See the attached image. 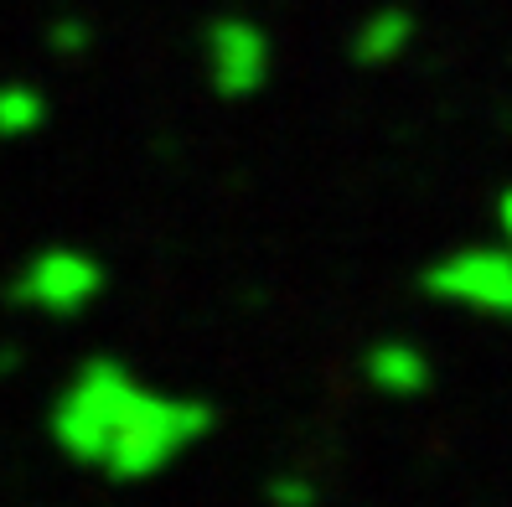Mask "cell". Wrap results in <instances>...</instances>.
Masks as SVG:
<instances>
[{"label":"cell","mask_w":512,"mask_h":507,"mask_svg":"<svg viewBox=\"0 0 512 507\" xmlns=\"http://www.w3.org/2000/svg\"><path fill=\"white\" fill-rule=\"evenodd\" d=\"M218 430V404L202 394H161L119 357L94 352L73 368L47 409V435L73 466L109 482H150Z\"/></svg>","instance_id":"obj_1"},{"label":"cell","mask_w":512,"mask_h":507,"mask_svg":"<svg viewBox=\"0 0 512 507\" xmlns=\"http://www.w3.org/2000/svg\"><path fill=\"white\" fill-rule=\"evenodd\" d=\"M419 290L466 316L512 321V244H456L419 270Z\"/></svg>","instance_id":"obj_2"},{"label":"cell","mask_w":512,"mask_h":507,"mask_svg":"<svg viewBox=\"0 0 512 507\" xmlns=\"http://www.w3.org/2000/svg\"><path fill=\"white\" fill-rule=\"evenodd\" d=\"M109 270L99 254H88L78 244H42L37 254H26L16 264V275L6 280V301L16 311H42V316H83L104 295Z\"/></svg>","instance_id":"obj_3"},{"label":"cell","mask_w":512,"mask_h":507,"mask_svg":"<svg viewBox=\"0 0 512 507\" xmlns=\"http://www.w3.org/2000/svg\"><path fill=\"white\" fill-rule=\"evenodd\" d=\"M202 73L223 104H249L275 78V42L249 16H213L202 32Z\"/></svg>","instance_id":"obj_4"},{"label":"cell","mask_w":512,"mask_h":507,"mask_svg":"<svg viewBox=\"0 0 512 507\" xmlns=\"http://www.w3.org/2000/svg\"><path fill=\"white\" fill-rule=\"evenodd\" d=\"M357 373H363V383L378 399H419V394H430V383H435L430 352L409 337H378L363 352Z\"/></svg>","instance_id":"obj_5"},{"label":"cell","mask_w":512,"mask_h":507,"mask_svg":"<svg viewBox=\"0 0 512 507\" xmlns=\"http://www.w3.org/2000/svg\"><path fill=\"white\" fill-rule=\"evenodd\" d=\"M409 42H414V16L399 11V6H383V11H373L352 32L347 57H352L357 68H394L399 57L409 52Z\"/></svg>","instance_id":"obj_6"},{"label":"cell","mask_w":512,"mask_h":507,"mask_svg":"<svg viewBox=\"0 0 512 507\" xmlns=\"http://www.w3.org/2000/svg\"><path fill=\"white\" fill-rule=\"evenodd\" d=\"M47 119V94L32 83H0V140H26Z\"/></svg>","instance_id":"obj_7"},{"label":"cell","mask_w":512,"mask_h":507,"mask_svg":"<svg viewBox=\"0 0 512 507\" xmlns=\"http://www.w3.org/2000/svg\"><path fill=\"white\" fill-rule=\"evenodd\" d=\"M269 502L275 507H316V482L300 476V471H285V476L269 482Z\"/></svg>","instance_id":"obj_8"},{"label":"cell","mask_w":512,"mask_h":507,"mask_svg":"<svg viewBox=\"0 0 512 507\" xmlns=\"http://www.w3.org/2000/svg\"><path fill=\"white\" fill-rule=\"evenodd\" d=\"M492 228H497L502 244H512V187H502L497 202H492Z\"/></svg>","instance_id":"obj_9"},{"label":"cell","mask_w":512,"mask_h":507,"mask_svg":"<svg viewBox=\"0 0 512 507\" xmlns=\"http://www.w3.org/2000/svg\"><path fill=\"white\" fill-rule=\"evenodd\" d=\"M52 47H57V52H83V47H88V32H83L78 21H68V26H52Z\"/></svg>","instance_id":"obj_10"},{"label":"cell","mask_w":512,"mask_h":507,"mask_svg":"<svg viewBox=\"0 0 512 507\" xmlns=\"http://www.w3.org/2000/svg\"><path fill=\"white\" fill-rule=\"evenodd\" d=\"M16 357H21L16 347H0V373H6V368H16Z\"/></svg>","instance_id":"obj_11"}]
</instances>
